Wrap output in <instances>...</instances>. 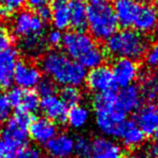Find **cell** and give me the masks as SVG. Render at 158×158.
I'll use <instances>...</instances> for the list:
<instances>
[{
    "label": "cell",
    "mask_w": 158,
    "mask_h": 158,
    "mask_svg": "<svg viewBox=\"0 0 158 158\" xmlns=\"http://www.w3.org/2000/svg\"><path fill=\"white\" fill-rule=\"evenodd\" d=\"M40 71L53 83L63 87L72 86L77 88L85 84L88 73L78 61L59 51H51L42 56Z\"/></svg>",
    "instance_id": "1"
},
{
    "label": "cell",
    "mask_w": 158,
    "mask_h": 158,
    "mask_svg": "<svg viewBox=\"0 0 158 158\" xmlns=\"http://www.w3.org/2000/svg\"><path fill=\"white\" fill-rule=\"evenodd\" d=\"M95 122L105 137L120 139L127 124L126 114L118 107L117 93L109 91L96 94L93 99Z\"/></svg>",
    "instance_id": "2"
},
{
    "label": "cell",
    "mask_w": 158,
    "mask_h": 158,
    "mask_svg": "<svg viewBox=\"0 0 158 158\" xmlns=\"http://www.w3.org/2000/svg\"><path fill=\"white\" fill-rule=\"evenodd\" d=\"M61 45L64 53L78 61L85 69L98 67L104 60V52L90 34L84 31L72 30L64 34Z\"/></svg>",
    "instance_id": "3"
},
{
    "label": "cell",
    "mask_w": 158,
    "mask_h": 158,
    "mask_svg": "<svg viewBox=\"0 0 158 158\" xmlns=\"http://www.w3.org/2000/svg\"><path fill=\"white\" fill-rule=\"evenodd\" d=\"M148 48V38L144 34L131 28L116 31L108 38L105 44V49L110 56L134 61L145 57Z\"/></svg>",
    "instance_id": "4"
},
{
    "label": "cell",
    "mask_w": 158,
    "mask_h": 158,
    "mask_svg": "<svg viewBox=\"0 0 158 158\" xmlns=\"http://www.w3.org/2000/svg\"><path fill=\"white\" fill-rule=\"evenodd\" d=\"M118 20L109 3L91 4L87 7V27L95 40H107L118 31Z\"/></svg>",
    "instance_id": "5"
},
{
    "label": "cell",
    "mask_w": 158,
    "mask_h": 158,
    "mask_svg": "<svg viewBox=\"0 0 158 158\" xmlns=\"http://www.w3.org/2000/svg\"><path fill=\"white\" fill-rule=\"evenodd\" d=\"M31 121V114L17 109L13 116L4 123L0 131V142L16 154L18 149L27 143L28 127Z\"/></svg>",
    "instance_id": "6"
},
{
    "label": "cell",
    "mask_w": 158,
    "mask_h": 158,
    "mask_svg": "<svg viewBox=\"0 0 158 158\" xmlns=\"http://www.w3.org/2000/svg\"><path fill=\"white\" fill-rule=\"evenodd\" d=\"M44 22L31 10H19L11 21V30L15 36L23 38L32 34H42Z\"/></svg>",
    "instance_id": "7"
},
{
    "label": "cell",
    "mask_w": 158,
    "mask_h": 158,
    "mask_svg": "<svg viewBox=\"0 0 158 158\" xmlns=\"http://www.w3.org/2000/svg\"><path fill=\"white\" fill-rule=\"evenodd\" d=\"M42 80L40 69L32 63L18 60L15 65L13 83L23 90H33Z\"/></svg>",
    "instance_id": "8"
},
{
    "label": "cell",
    "mask_w": 158,
    "mask_h": 158,
    "mask_svg": "<svg viewBox=\"0 0 158 158\" xmlns=\"http://www.w3.org/2000/svg\"><path fill=\"white\" fill-rule=\"evenodd\" d=\"M85 83L89 90L96 94L114 91V88L116 87L111 68L106 64L90 70V72L87 73Z\"/></svg>",
    "instance_id": "9"
},
{
    "label": "cell",
    "mask_w": 158,
    "mask_h": 158,
    "mask_svg": "<svg viewBox=\"0 0 158 158\" xmlns=\"http://www.w3.org/2000/svg\"><path fill=\"white\" fill-rule=\"evenodd\" d=\"M116 86L124 88L132 85L139 76L137 61L128 59H117L111 68Z\"/></svg>",
    "instance_id": "10"
},
{
    "label": "cell",
    "mask_w": 158,
    "mask_h": 158,
    "mask_svg": "<svg viewBox=\"0 0 158 158\" xmlns=\"http://www.w3.org/2000/svg\"><path fill=\"white\" fill-rule=\"evenodd\" d=\"M132 27L144 35L155 31L158 28V10L151 4L141 2Z\"/></svg>",
    "instance_id": "11"
},
{
    "label": "cell",
    "mask_w": 158,
    "mask_h": 158,
    "mask_svg": "<svg viewBox=\"0 0 158 158\" xmlns=\"http://www.w3.org/2000/svg\"><path fill=\"white\" fill-rule=\"evenodd\" d=\"M56 134V124L45 117L32 119L28 127V137L40 145H45Z\"/></svg>",
    "instance_id": "12"
},
{
    "label": "cell",
    "mask_w": 158,
    "mask_h": 158,
    "mask_svg": "<svg viewBox=\"0 0 158 158\" xmlns=\"http://www.w3.org/2000/svg\"><path fill=\"white\" fill-rule=\"evenodd\" d=\"M75 138L68 133H57L44 145L51 158H71L74 155Z\"/></svg>",
    "instance_id": "13"
},
{
    "label": "cell",
    "mask_w": 158,
    "mask_h": 158,
    "mask_svg": "<svg viewBox=\"0 0 158 158\" xmlns=\"http://www.w3.org/2000/svg\"><path fill=\"white\" fill-rule=\"evenodd\" d=\"M40 109L45 118L56 124H64L67 122V115L69 108L56 95L41 98L40 102Z\"/></svg>",
    "instance_id": "14"
},
{
    "label": "cell",
    "mask_w": 158,
    "mask_h": 158,
    "mask_svg": "<svg viewBox=\"0 0 158 158\" xmlns=\"http://www.w3.org/2000/svg\"><path fill=\"white\" fill-rule=\"evenodd\" d=\"M18 61V52L10 48L0 52V89H10L13 84L15 65Z\"/></svg>",
    "instance_id": "15"
},
{
    "label": "cell",
    "mask_w": 158,
    "mask_h": 158,
    "mask_svg": "<svg viewBox=\"0 0 158 158\" xmlns=\"http://www.w3.org/2000/svg\"><path fill=\"white\" fill-rule=\"evenodd\" d=\"M143 96L141 93V89L136 85H130L122 88L119 93H117L118 107L125 114L134 113L141 108Z\"/></svg>",
    "instance_id": "16"
},
{
    "label": "cell",
    "mask_w": 158,
    "mask_h": 158,
    "mask_svg": "<svg viewBox=\"0 0 158 158\" xmlns=\"http://www.w3.org/2000/svg\"><path fill=\"white\" fill-rule=\"evenodd\" d=\"M134 122L145 135H153L158 128V102L141 107L136 111Z\"/></svg>",
    "instance_id": "17"
},
{
    "label": "cell",
    "mask_w": 158,
    "mask_h": 158,
    "mask_svg": "<svg viewBox=\"0 0 158 158\" xmlns=\"http://www.w3.org/2000/svg\"><path fill=\"white\" fill-rule=\"evenodd\" d=\"M139 0H114L113 10L116 15L119 25L124 28L132 27L133 20L139 9Z\"/></svg>",
    "instance_id": "18"
},
{
    "label": "cell",
    "mask_w": 158,
    "mask_h": 158,
    "mask_svg": "<svg viewBox=\"0 0 158 158\" xmlns=\"http://www.w3.org/2000/svg\"><path fill=\"white\" fill-rule=\"evenodd\" d=\"M90 158H123L121 146L108 137H96L92 141Z\"/></svg>",
    "instance_id": "19"
},
{
    "label": "cell",
    "mask_w": 158,
    "mask_h": 158,
    "mask_svg": "<svg viewBox=\"0 0 158 158\" xmlns=\"http://www.w3.org/2000/svg\"><path fill=\"white\" fill-rule=\"evenodd\" d=\"M51 9V20L55 26V29L60 31L67 29L70 26V3L64 0H56Z\"/></svg>",
    "instance_id": "20"
},
{
    "label": "cell",
    "mask_w": 158,
    "mask_h": 158,
    "mask_svg": "<svg viewBox=\"0 0 158 158\" xmlns=\"http://www.w3.org/2000/svg\"><path fill=\"white\" fill-rule=\"evenodd\" d=\"M20 40L21 51L29 56H41L48 47L44 34H32Z\"/></svg>",
    "instance_id": "21"
},
{
    "label": "cell",
    "mask_w": 158,
    "mask_h": 158,
    "mask_svg": "<svg viewBox=\"0 0 158 158\" xmlns=\"http://www.w3.org/2000/svg\"><path fill=\"white\" fill-rule=\"evenodd\" d=\"M146 135L143 133L139 127H138L135 122L127 121L125 129L123 131V134L120 139L122 140L127 148H137L144 143Z\"/></svg>",
    "instance_id": "22"
},
{
    "label": "cell",
    "mask_w": 158,
    "mask_h": 158,
    "mask_svg": "<svg viewBox=\"0 0 158 158\" xmlns=\"http://www.w3.org/2000/svg\"><path fill=\"white\" fill-rule=\"evenodd\" d=\"M91 112L86 106L77 105L72 107L68 112L67 115V123L70 125L71 128L79 130L84 128L90 121Z\"/></svg>",
    "instance_id": "23"
},
{
    "label": "cell",
    "mask_w": 158,
    "mask_h": 158,
    "mask_svg": "<svg viewBox=\"0 0 158 158\" xmlns=\"http://www.w3.org/2000/svg\"><path fill=\"white\" fill-rule=\"evenodd\" d=\"M70 26L78 31L87 27V6L84 2L70 3Z\"/></svg>",
    "instance_id": "24"
},
{
    "label": "cell",
    "mask_w": 158,
    "mask_h": 158,
    "mask_svg": "<svg viewBox=\"0 0 158 158\" xmlns=\"http://www.w3.org/2000/svg\"><path fill=\"white\" fill-rule=\"evenodd\" d=\"M82 92L79 88L67 86L63 87L60 92V99L64 103V105L68 108L75 107L80 105V102L82 100Z\"/></svg>",
    "instance_id": "25"
},
{
    "label": "cell",
    "mask_w": 158,
    "mask_h": 158,
    "mask_svg": "<svg viewBox=\"0 0 158 158\" xmlns=\"http://www.w3.org/2000/svg\"><path fill=\"white\" fill-rule=\"evenodd\" d=\"M40 96L34 90H24L20 107L18 109L32 114L40 109Z\"/></svg>",
    "instance_id": "26"
},
{
    "label": "cell",
    "mask_w": 158,
    "mask_h": 158,
    "mask_svg": "<svg viewBox=\"0 0 158 158\" xmlns=\"http://www.w3.org/2000/svg\"><path fill=\"white\" fill-rule=\"evenodd\" d=\"M92 154V141L85 136H79L75 139L74 155L78 158H90Z\"/></svg>",
    "instance_id": "27"
},
{
    "label": "cell",
    "mask_w": 158,
    "mask_h": 158,
    "mask_svg": "<svg viewBox=\"0 0 158 158\" xmlns=\"http://www.w3.org/2000/svg\"><path fill=\"white\" fill-rule=\"evenodd\" d=\"M141 93L143 98L149 100V101L158 100V76L151 77L144 81Z\"/></svg>",
    "instance_id": "28"
},
{
    "label": "cell",
    "mask_w": 158,
    "mask_h": 158,
    "mask_svg": "<svg viewBox=\"0 0 158 158\" xmlns=\"http://www.w3.org/2000/svg\"><path fill=\"white\" fill-rule=\"evenodd\" d=\"M25 3L26 0H0V18L9 17L14 11H19Z\"/></svg>",
    "instance_id": "29"
},
{
    "label": "cell",
    "mask_w": 158,
    "mask_h": 158,
    "mask_svg": "<svg viewBox=\"0 0 158 158\" xmlns=\"http://www.w3.org/2000/svg\"><path fill=\"white\" fill-rule=\"evenodd\" d=\"M15 158H44L42 151L34 145H24L15 154Z\"/></svg>",
    "instance_id": "30"
},
{
    "label": "cell",
    "mask_w": 158,
    "mask_h": 158,
    "mask_svg": "<svg viewBox=\"0 0 158 158\" xmlns=\"http://www.w3.org/2000/svg\"><path fill=\"white\" fill-rule=\"evenodd\" d=\"M37 92L38 96L41 98L44 97H48V96L55 95L56 88V84L52 82V80L49 79H45V80H41L40 84L37 85Z\"/></svg>",
    "instance_id": "31"
},
{
    "label": "cell",
    "mask_w": 158,
    "mask_h": 158,
    "mask_svg": "<svg viewBox=\"0 0 158 158\" xmlns=\"http://www.w3.org/2000/svg\"><path fill=\"white\" fill-rule=\"evenodd\" d=\"M145 63L150 69H158V38L149 47L145 55Z\"/></svg>",
    "instance_id": "32"
},
{
    "label": "cell",
    "mask_w": 158,
    "mask_h": 158,
    "mask_svg": "<svg viewBox=\"0 0 158 158\" xmlns=\"http://www.w3.org/2000/svg\"><path fill=\"white\" fill-rule=\"evenodd\" d=\"M23 91H24L23 89H20L18 87L11 88L8 91V93L6 95V98L11 108L14 107V108H16V109H18V108L20 107L22 96H23Z\"/></svg>",
    "instance_id": "33"
},
{
    "label": "cell",
    "mask_w": 158,
    "mask_h": 158,
    "mask_svg": "<svg viewBox=\"0 0 158 158\" xmlns=\"http://www.w3.org/2000/svg\"><path fill=\"white\" fill-rule=\"evenodd\" d=\"M13 42V35L5 26L0 25V52L11 48Z\"/></svg>",
    "instance_id": "34"
},
{
    "label": "cell",
    "mask_w": 158,
    "mask_h": 158,
    "mask_svg": "<svg viewBox=\"0 0 158 158\" xmlns=\"http://www.w3.org/2000/svg\"><path fill=\"white\" fill-rule=\"evenodd\" d=\"M11 107L5 95L0 93V126L5 123L10 116Z\"/></svg>",
    "instance_id": "35"
},
{
    "label": "cell",
    "mask_w": 158,
    "mask_h": 158,
    "mask_svg": "<svg viewBox=\"0 0 158 158\" xmlns=\"http://www.w3.org/2000/svg\"><path fill=\"white\" fill-rule=\"evenodd\" d=\"M63 36L64 34L61 33V31L57 29H52L48 33L47 37H45V41H47V44L51 45L52 48H57L61 44Z\"/></svg>",
    "instance_id": "36"
},
{
    "label": "cell",
    "mask_w": 158,
    "mask_h": 158,
    "mask_svg": "<svg viewBox=\"0 0 158 158\" xmlns=\"http://www.w3.org/2000/svg\"><path fill=\"white\" fill-rule=\"evenodd\" d=\"M38 18L42 20L44 22H47L48 20H51L52 17V9L49 6H44L40 7V8L36 9V13H35Z\"/></svg>",
    "instance_id": "37"
},
{
    "label": "cell",
    "mask_w": 158,
    "mask_h": 158,
    "mask_svg": "<svg viewBox=\"0 0 158 158\" xmlns=\"http://www.w3.org/2000/svg\"><path fill=\"white\" fill-rule=\"evenodd\" d=\"M52 1L53 0H26V2H27V4L30 8L35 9V10L40 8V7L48 6Z\"/></svg>",
    "instance_id": "38"
},
{
    "label": "cell",
    "mask_w": 158,
    "mask_h": 158,
    "mask_svg": "<svg viewBox=\"0 0 158 158\" xmlns=\"http://www.w3.org/2000/svg\"><path fill=\"white\" fill-rule=\"evenodd\" d=\"M132 158H155L153 156V154L149 151V149L147 147H145L144 149L138 150L134 154Z\"/></svg>",
    "instance_id": "39"
},
{
    "label": "cell",
    "mask_w": 158,
    "mask_h": 158,
    "mask_svg": "<svg viewBox=\"0 0 158 158\" xmlns=\"http://www.w3.org/2000/svg\"><path fill=\"white\" fill-rule=\"evenodd\" d=\"M92 4H105V3H109L111 0H90Z\"/></svg>",
    "instance_id": "40"
},
{
    "label": "cell",
    "mask_w": 158,
    "mask_h": 158,
    "mask_svg": "<svg viewBox=\"0 0 158 158\" xmlns=\"http://www.w3.org/2000/svg\"><path fill=\"white\" fill-rule=\"evenodd\" d=\"M158 0H140V2H143V3H147V4H151L153 2H157Z\"/></svg>",
    "instance_id": "41"
},
{
    "label": "cell",
    "mask_w": 158,
    "mask_h": 158,
    "mask_svg": "<svg viewBox=\"0 0 158 158\" xmlns=\"http://www.w3.org/2000/svg\"><path fill=\"white\" fill-rule=\"evenodd\" d=\"M153 136H154V139H155V141L158 143V128L156 129V131L154 132V134H153Z\"/></svg>",
    "instance_id": "42"
},
{
    "label": "cell",
    "mask_w": 158,
    "mask_h": 158,
    "mask_svg": "<svg viewBox=\"0 0 158 158\" xmlns=\"http://www.w3.org/2000/svg\"><path fill=\"white\" fill-rule=\"evenodd\" d=\"M64 1H67V0H64ZM73 1H77V2H83L84 0H73Z\"/></svg>",
    "instance_id": "43"
}]
</instances>
